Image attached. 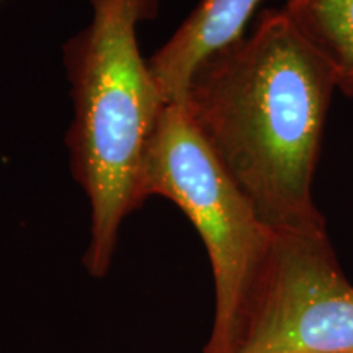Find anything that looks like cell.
Segmentation results:
<instances>
[{
    "mask_svg": "<svg viewBox=\"0 0 353 353\" xmlns=\"http://www.w3.org/2000/svg\"><path fill=\"white\" fill-rule=\"evenodd\" d=\"M335 90L283 8L190 79L185 112L270 231H327L312 185Z\"/></svg>",
    "mask_w": 353,
    "mask_h": 353,
    "instance_id": "1",
    "label": "cell"
},
{
    "mask_svg": "<svg viewBox=\"0 0 353 353\" xmlns=\"http://www.w3.org/2000/svg\"><path fill=\"white\" fill-rule=\"evenodd\" d=\"M161 0H90L94 19L63 48L74 117L65 136L70 170L90 203L83 265L105 276L125 218L138 210V180L169 101L141 56L138 26Z\"/></svg>",
    "mask_w": 353,
    "mask_h": 353,
    "instance_id": "2",
    "label": "cell"
},
{
    "mask_svg": "<svg viewBox=\"0 0 353 353\" xmlns=\"http://www.w3.org/2000/svg\"><path fill=\"white\" fill-rule=\"evenodd\" d=\"M141 203L174 201L200 234L213 270L214 319L203 353H237L273 231L203 139L182 103L162 112L139 170Z\"/></svg>",
    "mask_w": 353,
    "mask_h": 353,
    "instance_id": "3",
    "label": "cell"
},
{
    "mask_svg": "<svg viewBox=\"0 0 353 353\" xmlns=\"http://www.w3.org/2000/svg\"><path fill=\"white\" fill-rule=\"evenodd\" d=\"M237 353H353V285L327 231H273Z\"/></svg>",
    "mask_w": 353,
    "mask_h": 353,
    "instance_id": "4",
    "label": "cell"
},
{
    "mask_svg": "<svg viewBox=\"0 0 353 353\" xmlns=\"http://www.w3.org/2000/svg\"><path fill=\"white\" fill-rule=\"evenodd\" d=\"M262 0H201L164 46L148 59L169 103H182L188 82L208 57L245 37Z\"/></svg>",
    "mask_w": 353,
    "mask_h": 353,
    "instance_id": "5",
    "label": "cell"
},
{
    "mask_svg": "<svg viewBox=\"0 0 353 353\" xmlns=\"http://www.w3.org/2000/svg\"><path fill=\"white\" fill-rule=\"evenodd\" d=\"M283 10L327 63L337 90L353 97V0H286Z\"/></svg>",
    "mask_w": 353,
    "mask_h": 353,
    "instance_id": "6",
    "label": "cell"
}]
</instances>
